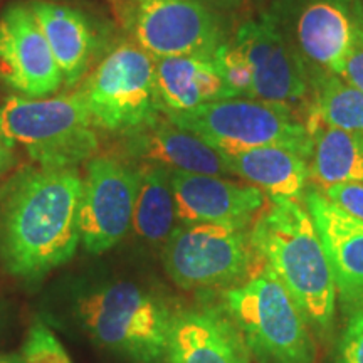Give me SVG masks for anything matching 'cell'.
Listing matches in <instances>:
<instances>
[{"mask_svg":"<svg viewBox=\"0 0 363 363\" xmlns=\"http://www.w3.org/2000/svg\"><path fill=\"white\" fill-rule=\"evenodd\" d=\"M83 179L76 169H29L0 194V266L34 281L74 256Z\"/></svg>","mask_w":363,"mask_h":363,"instance_id":"1","label":"cell"},{"mask_svg":"<svg viewBox=\"0 0 363 363\" xmlns=\"http://www.w3.org/2000/svg\"><path fill=\"white\" fill-rule=\"evenodd\" d=\"M251 242L318 333H328L337 286L308 208L299 201L271 202L251 225Z\"/></svg>","mask_w":363,"mask_h":363,"instance_id":"2","label":"cell"},{"mask_svg":"<svg viewBox=\"0 0 363 363\" xmlns=\"http://www.w3.org/2000/svg\"><path fill=\"white\" fill-rule=\"evenodd\" d=\"M224 308L259 363H315L310 323L264 261L242 284L229 288Z\"/></svg>","mask_w":363,"mask_h":363,"instance_id":"3","label":"cell"},{"mask_svg":"<svg viewBox=\"0 0 363 363\" xmlns=\"http://www.w3.org/2000/svg\"><path fill=\"white\" fill-rule=\"evenodd\" d=\"M81 325L104 350L136 363L167 357L172 320L160 296L128 281L96 286L78 301Z\"/></svg>","mask_w":363,"mask_h":363,"instance_id":"4","label":"cell"},{"mask_svg":"<svg viewBox=\"0 0 363 363\" xmlns=\"http://www.w3.org/2000/svg\"><path fill=\"white\" fill-rule=\"evenodd\" d=\"M0 125L44 169H76L98 150V135L81 91L39 99L12 94L0 106Z\"/></svg>","mask_w":363,"mask_h":363,"instance_id":"5","label":"cell"},{"mask_svg":"<svg viewBox=\"0 0 363 363\" xmlns=\"http://www.w3.org/2000/svg\"><path fill=\"white\" fill-rule=\"evenodd\" d=\"M172 123L197 135L220 153L284 147L310 160L313 140L296 113L247 98H229L185 111L162 110Z\"/></svg>","mask_w":363,"mask_h":363,"instance_id":"6","label":"cell"},{"mask_svg":"<svg viewBox=\"0 0 363 363\" xmlns=\"http://www.w3.org/2000/svg\"><path fill=\"white\" fill-rule=\"evenodd\" d=\"M261 262L246 224H180L163 244V266L182 289L234 288Z\"/></svg>","mask_w":363,"mask_h":363,"instance_id":"7","label":"cell"},{"mask_svg":"<svg viewBox=\"0 0 363 363\" xmlns=\"http://www.w3.org/2000/svg\"><path fill=\"white\" fill-rule=\"evenodd\" d=\"M81 94L94 126L106 131L125 135L162 116L155 59L135 43L116 45L89 76Z\"/></svg>","mask_w":363,"mask_h":363,"instance_id":"8","label":"cell"},{"mask_svg":"<svg viewBox=\"0 0 363 363\" xmlns=\"http://www.w3.org/2000/svg\"><path fill=\"white\" fill-rule=\"evenodd\" d=\"M271 12L308 74H340L353 45L363 39L362 0H276Z\"/></svg>","mask_w":363,"mask_h":363,"instance_id":"9","label":"cell"},{"mask_svg":"<svg viewBox=\"0 0 363 363\" xmlns=\"http://www.w3.org/2000/svg\"><path fill=\"white\" fill-rule=\"evenodd\" d=\"M233 43L246 54L252 69V96L293 113L311 106L310 74L278 19L269 11L244 22Z\"/></svg>","mask_w":363,"mask_h":363,"instance_id":"10","label":"cell"},{"mask_svg":"<svg viewBox=\"0 0 363 363\" xmlns=\"http://www.w3.org/2000/svg\"><path fill=\"white\" fill-rule=\"evenodd\" d=\"M130 27L153 59L214 57L227 43L220 16L202 0H136Z\"/></svg>","mask_w":363,"mask_h":363,"instance_id":"11","label":"cell"},{"mask_svg":"<svg viewBox=\"0 0 363 363\" xmlns=\"http://www.w3.org/2000/svg\"><path fill=\"white\" fill-rule=\"evenodd\" d=\"M140 167L110 155L93 157L86 167L79 206L81 244L91 254L121 242L133 222Z\"/></svg>","mask_w":363,"mask_h":363,"instance_id":"12","label":"cell"},{"mask_svg":"<svg viewBox=\"0 0 363 363\" xmlns=\"http://www.w3.org/2000/svg\"><path fill=\"white\" fill-rule=\"evenodd\" d=\"M0 81L29 99L48 98L65 84L51 48L26 4L0 16Z\"/></svg>","mask_w":363,"mask_h":363,"instance_id":"13","label":"cell"},{"mask_svg":"<svg viewBox=\"0 0 363 363\" xmlns=\"http://www.w3.org/2000/svg\"><path fill=\"white\" fill-rule=\"evenodd\" d=\"M305 207L328 257L337 299L347 315H353L363 308V222L316 189L305 194Z\"/></svg>","mask_w":363,"mask_h":363,"instance_id":"14","label":"cell"},{"mask_svg":"<svg viewBox=\"0 0 363 363\" xmlns=\"http://www.w3.org/2000/svg\"><path fill=\"white\" fill-rule=\"evenodd\" d=\"M172 189L180 224L233 222L252 225L267 201L264 192L251 184L180 170H172Z\"/></svg>","mask_w":363,"mask_h":363,"instance_id":"15","label":"cell"},{"mask_svg":"<svg viewBox=\"0 0 363 363\" xmlns=\"http://www.w3.org/2000/svg\"><path fill=\"white\" fill-rule=\"evenodd\" d=\"M170 363H249L242 335L225 308H192L174 315Z\"/></svg>","mask_w":363,"mask_h":363,"instance_id":"16","label":"cell"},{"mask_svg":"<svg viewBox=\"0 0 363 363\" xmlns=\"http://www.w3.org/2000/svg\"><path fill=\"white\" fill-rule=\"evenodd\" d=\"M125 152L147 163L190 174L230 175L224 157L197 135L158 116L152 123L125 133Z\"/></svg>","mask_w":363,"mask_h":363,"instance_id":"17","label":"cell"},{"mask_svg":"<svg viewBox=\"0 0 363 363\" xmlns=\"http://www.w3.org/2000/svg\"><path fill=\"white\" fill-rule=\"evenodd\" d=\"M220 155L230 175L262 190L269 202L299 201L310 180L308 158L284 147H257Z\"/></svg>","mask_w":363,"mask_h":363,"instance_id":"18","label":"cell"},{"mask_svg":"<svg viewBox=\"0 0 363 363\" xmlns=\"http://www.w3.org/2000/svg\"><path fill=\"white\" fill-rule=\"evenodd\" d=\"M66 86L79 83L88 71L94 51V35L89 22L76 9L57 2L35 0L30 4Z\"/></svg>","mask_w":363,"mask_h":363,"instance_id":"19","label":"cell"},{"mask_svg":"<svg viewBox=\"0 0 363 363\" xmlns=\"http://www.w3.org/2000/svg\"><path fill=\"white\" fill-rule=\"evenodd\" d=\"M155 83L162 110L185 111L201 104L230 98L214 57L155 59Z\"/></svg>","mask_w":363,"mask_h":363,"instance_id":"20","label":"cell"},{"mask_svg":"<svg viewBox=\"0 0 363 363\" xmlns=\"http://www.w3.org/2000/svg\"><path fill=\"white\" fill-rule=\"evenodd\" d=\"M306 130L313 140L310 179L316 190L331 185L363 182V135L326 125L308 110Z\"/></svg>","mask_w":363,"mask_h":363,"instance_id":"21","label":"cell"},{"mask_svg":"<svg viewBox=\"0 0 363 363\" xmlns=\"http://www.w3.org/2000/svg\"><path fill=\"white\" fill-rule=\"evenodd\" d=\"M177 219L172 170L155 163L140 167V184L133 212L135 234L148 244H165Z\"/></svg>","mask_w":363,"mask_h":363,"instance_id":"22","label":"cell"},{"mask_svg":"<svg viewBox=\"0 0 363 363\" xmlns=\"http://www.w3.org/2000/svg\"><path fill=\"white\" fill-rule=\"evenodd\" d=\"M310 110L337 128L363 135V93L343 81L338 74L326 71L310 72Z\"/></svg>","mask_w":363,"mask_h":363,"instance_id":"23","label":"cell"},{"mask_svg":"<svg viewBox=\"0 0 363 363\" xmlns=\"http://www.w3.org/2000/svg\"><path fill=\"white\" fill-rule=\"evenodd\" d=\"M214 61L230 98L252 96V69L244 54L234 43H225L217 49Z\"/></svg>","mask_w":363,"mask_h":363,"instance_id":"24","label":"cell"},{"mask_svg":"<svg viewBox=\"0 0 363 363\" xmlns=\"http://www.w3.org/2000/svg\"><path fill=\"white\" fill-rule=\"evenodd\" d=\"M22 363H72L65 345L44 321H35L22 348Z\"/></svg>","mask_w":363,"mask_h":363,"instance_id":"25","label":"cell"},{"mask_svg":"<svg viewBox=\"0 0 363 363\" xmlns=\"http://www.w3.org/2000/svg\"><path fill=\"white\" fill-rule=\"evenodd\" d=\"M338 363H363V308L350 315L340 340Z\"/></svg>","mask_w":363,"mask_h":363,"instance_id":"26","label":"cell"},{"mask_svg":"<svg viewBox=\"0 0 363 363\" xmlns=\"http://www.w3.org/2000/svg\"><path fill=\"white\" fill-rule=\"evenodd\" d=\"M328 201L337 203L345 212L363 222V182L331 185L323 192Z\"/></svg>","mask_w":363,"mask_h":363,"instance_id":"27","label":"cell"},{"mask_svg":"<svg viewBox=\"0 0 363 363\" xmlns=\"http://www.w3.org/2000/svg\"><path fill=\"white\" fill-rule=\"evenodd\" d=\"M338 76L363 93V39L353 45Z\"/></svg>","mask_w":363,"mask_h":363,"instance_id":"28","label":"cell"},{"mask_svg":"<svg viewBox=\"0 0 363 363\" xmlns=\"http://www.w3.org/2000/svg\"><path fill=\"white\" fill-rule=\"evenodd\" d=\"M13 143L6 135L2 125H0V179L12 169L13 165Z\"/></svg>","mask_w":363,"mask_h":363,"instance_id":"29","label":"cell"},{"mask_svg":"<svg viewBox=\"0 0 363 363\" xmlns=\"http://www.w3.org/2000/svg\"><path fill=\"white\" fill-rule=\"evenodd\" d=\"M0 363H22L21 355H7V353H0Z\"/></svg>","mask_w":363,"mask_h":363,"instance_id":"30","label":"cell"},{"mask_svg":"<svg viewBox=\"0 0 363 363\" xmlns=\"http://www.w3.org/2000/svg\"><path fill=\"white\" fill-rule=\"evenodd\" d=\"M362 29H363V0H362Z\"/></svg>","mask_w":363,"mask_h":363,"instance_id":"31","label":"cell"},{"mask_svg":"<svg viewBox=\"0 0 363 363\" xmlns=\"http://www.w3.org/2000/svg\"><path fill=\"white\" fill-rule=\"evenodd\" d=\"M0 323H2V310H0Z\"/></svg>","mask_w":363,"mask_h":363,"instance_id":"32","label":"cell"}]
</instances>
